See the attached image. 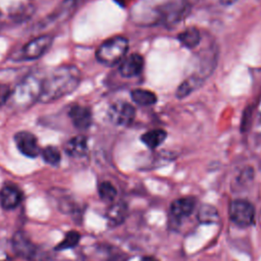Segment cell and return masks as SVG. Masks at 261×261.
<instances>
[{"label":"cell","mask_w":261,"mask_h":261,"mask_svg":"<svg viewBox=\"0 0 261 261\" xmlns=\"http://www.w3.org/2000/svg\"><path fill=\"white\" fill-rule=\"evenodd\" d=\"M82 74L75 65H61L41 81L39 101L50 103L73 92L80 85Z\"/></svg>","instance_id":"obj_1"},{"label":"cell","mask_w":261,"mask_h":261,"mask_svg":"<svg viewBox=\"0 0 261 261\" xmlns=\"http://www.w3.org/2000/svg\"><path fill=\"white\" fill-rule=\"evenodd\" d=\"M128 49V41L122 36H115L104 41L96 51L97 60L105 65L112 66L121 62Z\"/></svg>","instance_id":"obj_2"},{"label":"cell","mask_w":261,"mask_h":261,"mask_svg":"<svg viewBox=\"0 0 261 261\" xmlns=\"http://www.w3.org/2000/svg\"><path fill=\"white\" fill-rule=\"evenodd\" d=\"M40 91L41 81L31 75L16 86L14 91L11 92L10 98L16 107L25 108L34 103V101L39 100Z\"/></svg>","instance_id":"obj_3"},{"label":"cell","mask_w":261,"mask_h":261,"mask_svg":"<svg viewBox=\"0 0 261 261\" xmlns=\"http://www.w3.org/2000/svg\"><path fill=\"white\" fill-rule=\"evenodd\" d=\"M229 217L239 226H250L255 218L254 206L246 200H233L229 205Z\"/></svg>","instance_id":"obj_4"},{"label":"cell","mask_w":261,"mask_h":261,"mask_svg":"<svg viewBox=\"0 0 261 261\" xmlns=\"http://www.w3.org/2000/svg\"><path fill=\"white\" fill-rule=\"evenodd\" d=\"M189 13V5L182 1L169 2L159 8L160 19L166 27L178 23Z\"/></svg>","instance_id":"obj_5"},{"label":"cell","mask_w":261,"mask_h":261,"mask_svg":"<svg viewBox=\"0 0 261 261\" xmlns=\"http://www.w3.org/2000/svg\"><path fill=\"white\" fill-rule=\"evenodd\" d=\"M108 118L115 124L120 126L129 125L136 116L135 107L127 102H115L108 109Z\"/></svg>","instance_id":"obj_6"},{"label":"cell","mask_w":261,"mask_h":261,"mask_svg":"<svg viewBox=\"0 0 261 261\" xmlns=\"http://www.w3.org/2000/svg\"><path fill=\"white\" fill-rule=\"evenodd\" d=\"M53 37L51 35H42L28 42L22 49V57L25 60H35L43 56L51 47Z\"/></svg>","instance_id":"obj_7"},{"label":"cell","mask_w":261,"mask_h":261,"mask_svg":"<svg viewBox=\"0 0 261 261\" xmlns=\"http://www.w3.org/2000/svg\"><path fill=\"white\" fill-rule=\"evenodd\" d=\"M14 142L21 154L27 157L35 158L41 153L37 137L28 130H21L14 135Z\"/></svg>","instance_id":"obj_8"},{"label":"cell","mask_w":261,"mask_h":261,"mask_svg":"<svg viewBox=\"0 0 261 261\" xmlns=\"http://www.w3.org/2000/svg\"><path fill=\"white\" fill-rule=\"evenodd\" d=\"M144 58L138 53L130 54L124 57L119 64V73L123 77H135L143 71Z\"/></svg>","instance_id":"obj_9"},{"label":"cell","mask_w":261,"mask_h":261,"mask_svg":"<svg viewBox=\"0 0 261 261\" xmlns=\"http://www.w3.org/2000/svg\"><path fill=\"white\" fill-rule=\"evenodd\" d=\"M68 116L72 124L79 129H87L91 126L93 121L92 111L89 107L84 105L75 104L70 107L68 111Z\"/></svg>","instance_id":"obj_10"},{"label":"cell","mask_w":261,"mask_h":261,"mask_svg":"<svg viewBox=\"0 0 261 261\" xmlns=\"http://www.w3.org/2000/svg\"><path fill=\"white\" fill-rule=\"evenodd\" d=\"M22 200V193L21 191L15 186H5L0 191V204L1 206L6 209H14L19 205Z\"/></svg>","instance_id":"obj_11"},{"label":"cell","mask_w":261,"mask_h":261,"mask_svg":"<svg viewBox=\"0 0 261 261\" xmlns=\"http://www.w3.org/2000/svg\"><path fill=\"white\" fill-rule=\"evenodd\" d=\"M196 205V200L192 197H185L174 200L171 203L170 211L171 214L176 218H182L189 216Z\"/></svg>","instance_id":"obj_12"},{"label":"cell","mask_w":261,"mask_h":261,"mask_svg":"<svg viewBox=\"0 0 261 261\" xmlns=\"http://www.w3.org/2000/svg\"><path fill=\"white\" fill-rule=\"evenodd\" d=\"M65 152L71 157H83L87 154L88 151V143L87 138L85 136L79 135L71 138L64 146Z\"/></svg>","instance_id":"obj_13"},{"label":"cell","mask_w":261,"mask_h":261,"mask_svg":"<svg viewBox=\"0 0 261 261\" xmlns=\"http://www.w3.org/2000/svg\"><path fill=\"white\" fill-rule=\"evenodd\" d=\"M13 247L15 252L27 258V259H33V257L36 254L35 246L34 244L21 232H17L13 238Z\"/></svg>","instance_id":"obj_14"},{"label":"cell","mask_w":261,"mask_h":261,"mask_svg":"<svg viewBox=\"0 0 261 261\" xmlns=\"http://www.w3.org/2000/svg\"><path fill=\"white\" fill-rule=\"evenodd\" d=\"M127 216V206L123 202L113 204L107 211L106 217L109 226L119 225Z\"/></svg>","instance_id":"obj_15"},{"label":"cell","mask_w":261,"mask_h":261,"mask_svg":"<svg viewBox=\"0 0 261 261\" xmlns=\"http://www.w3.org/2000/svg\"><path fill=\"white\" fill-rule=\"evenodd\" d=\"M167 138V133L162 128H155L146 132L141 136V141L149 149H155L160 146Z\"/></svg>","instance_id":"obj_16"},{"label":"cell","mask_w":261,"mask_h":261,"mask_svg":"<svg viewBox=\"0 0 261 261\" xmlns=\"http://www.w3.org/2000/svg\"><path fill=\"white\" fill-rule=\"evenodd\" d=\"M177 40L185 48L193 49L199 45L201 41V35L198 29L190 27L177 35Z\"/></svg>","instance_id":"obj_17"},{"label":"cell","mask_w":261,"mask_h":261,"mask_svg":"<svg viewBox=\"0 0 261 261\" xmlns=\"http://www.w3.org/2000/svg\"><path fill=\"white\" fill-rule=\"evenodd\" d=\"M132 100L142 106H150L157 102V96L154 92L145 89H135L130 92Z\"/></svg>","instance_id":"obj_18"},{"label":"cell","mask_w":261,"mask_h":261,"mask_svg":"<svg viewBox=\"0 0 261 261\" xmlns=\"http://www.w3.org/2000/svg\"><path fill=\"white\" fill-rule=\"evenodd\" d=\"M202 85V82H200L199 80L193 77V76H189L187 80H185L176 89L175 91V96L178 99H182L187 96H189L193 91H195L197 88H199Z\"/></svg>","instance_id":"obj_19"},{"label":"cell","mask_w":261,"mask_h":261,"mask_svg":"<svg viewBox=\"0 0 261 261\" xmlns=\"http://www.w3.org/2000/svg\"><path fill=\"white\" fill-rule=\"evenodd\" d=\"M198 219L202 223H214L219 219L216 208L209 204H203L198 211Z\"/></svg>","instance_id":"obj_20"},{"label":"cell","mask_w":261,"mask_h":261,"mask_svg":"<svg viewBox=\"0 0 261 261\" xmlns=\"http://www.w3.org/2000/svg\"><path fill=\"white\" fill-rule=\"evenodd\" d=\"M41 155L44 161L50 165H58L61 159L60 151L54 146H47L41 150Z\"/></svg>","instance_id":"obj_21"},{"label":"cell","mask_w":261,"mask_h":261,"mask_svg":"<svg viewBox=\"0 0 261 261\" xmlns=\"http://www.w3.org/2000/svg\"><path fill=\"white\" fill-rule=\"evenodd\" d=\"M80 240H81V234L75 230H70L65 234L64 239L57 245L56 250L60 251V250L73 248L79 244Z\"/></svg>","instance_id":"obj_22"},{"label":"cell","mask_w":261,"mask_h":261,"mask_svg":"<svg viewBox=\"0 0 261 261\" xmlns=\"http://www.w3.org/2000/svg\"><path fill=\"white\" fill-rule=\"evenodd\" d=\"M98 192H99V195H100V198L104 201H107V202H110L112 201L117 192H116V189L114 188V186L109 182V181H103L99 185V188H98Z\"/></svg>","instance_id":"obj_23"},{"label":"cell","mask_w":261,"mask_h":261,"mask_svg":"<svg viewBox=\"0 0 261 261\" xmlns=\"http://www.w3.org/2000/svg\"><path fill=\"white\" fill-rule=\"evenodd\" d=\"M11 96V90L9 86L5 84H0V106L4 105Z\"/></svg>","instance_id":"obj_24"},{"label":"cell","mask_w":261,"mask_h":261,"mask_svg":"<svg viewBox=\"0 0 261 261\" xmlns=\"http://www.w3.org/2000/svg\"><path fill=\"white\" fill-rule=\"evenodd\" d=\"M220 3L222 5H226V6H229V5H232L233 3H236L238 0H219Z\"/></svg>","instance_id":"obj_25"},{"label":"cell","mask_w":261,"mask_h":261,"mask_svg":"<svg viewBox=\"0 0 261 261\" xmlns=\"http://www.w3.org/2000/svg\"><path fill=\"white\" fill-rule=\"evenodd\" d=\"M141 261H158V260L153 257H144L143 259H141Z\"/></svg>","instance_id":"obj_26"},{"label":"cell","mask_w":261,"mask_h":261,"mask_svg":"<svg viewBox=\"0 0 261 261\" xmlns=\"http://www.w3.org/2000/svg\"><path fill=\"white\" fill-rule=\"evenodd\" d=\"M258 118H259V121L261 122V102L258 106Z\"/></svg>","instance_id":"obj_27"}]
</instances>
